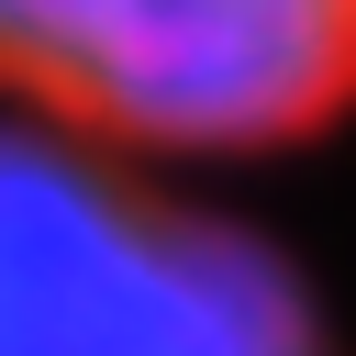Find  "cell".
Wrapping results in <instances>:
<instances>
[{
  "label": "cell",
  "instance_id": "1",
  "mask_svg": "<svg viewBox=\"0 0 356 356\" xmlns=\"http://www.w3.org/2000/svg\"><path fill=\"white\" fill-rule=\"evenodd\" d=\"M0 356H323V323L156 167L0 122Z\"/></svg>",
  "mask_w": 356,
  "mask_h": 356
},
{
  "label": "cell",
  "instance_id": "2",
  "mask_svg": "<svg viewBox=\"0 0 356 356\" xmlns=\"http://www.w3.org/2000/svg\"><path fill=\"white\" fill-rule=\"evenodd\" d=\"M356 111V0H0V122L122 167L267 156Z\"/></svg>",
  "mask_w": 356,
  "mask_h": 356
}]
</instances>
